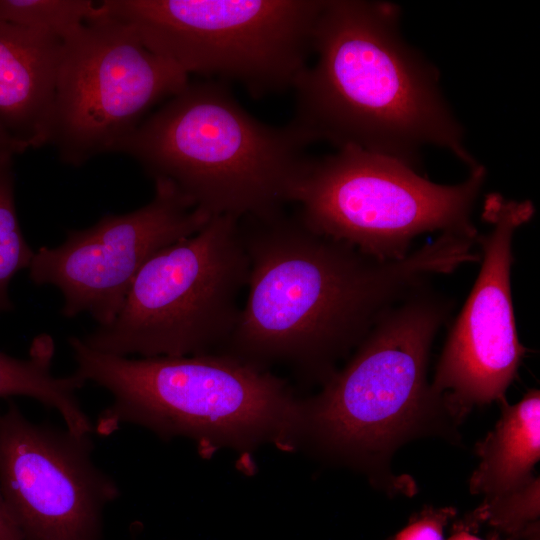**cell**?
<instances>
[{"mask_svg":"<svg viewBox=\"0 0 540 540\" xmlns=\"http://www.w3.org/2000/svg\"><path fill=\"white\" fill-rule=\"evenodd\" d=\"M249 260L247 297L221 353L261 369L288 365L326 381L392 308L431 277L476 262L475 241L441 233L383 261L321 235L295 213L239 219Z\"/></svg>","mask_w":540,"mask_h":540,"instance_id":"6da1fadb","label":"cell"},{"mask_svg":"<svg viewBox=\"0 0 540 540\" xmlns=\"http://www.w3.org/2000/svg\"><path fill=\"white\" fill-rule=\"evenodd\" d=\"M399 7L387 2L326 0L316 22V60L296 81L287 124L306 145H352L415 167L427 145L478 164L439 89L436 69L399 33Z\"/></svg>","mask_w":540,"mask_h":540,"instance_id":"7a4b0ae2","label":"cell"},{"mask_svg":"<svg viewBox=\"0 0 540 540\" xmlns=\"http://www.w3.org/2000/svg\"><path fill=\"white\" fill-rule=\"evenodd\" d=\"M76 373L107 390L112 401L97 418L109 435L124 424L162 439H192L206 453L220 447L299 445L302 400L288 383L223 353L128 358L68 339Z\"/></svg>","mask_w":540,"mask_h":540,"instance_id":"3957f363","label":"cell"},{"mask_svg":"<svg viewBox=\"0 0 540 540\" xmlns=\"http://www.w3.org/2000/svg\"><path fill=\"white\" fill-rule=\"evenodd\" d=\"M285 125L249 114L221 82H189L123 145L155 180L210 217H267L291 204L308 155Z\"/></svg>","mask_w":540,"mask_h":540,"instance_id":"277c9868","label":"cell"},{"mask_svg":"<svg viewBox=\"0 0 540 540\" xmlns=\"http://www.w3.org/2000/svg\"><path fill=\"white\" fill-rule=\"evenodd\" d=\"M449 310V301L422 288L388 311L345 367L302 400L299 444L382 480L394 450L445 412L426 376Z\"/></svg>","mask_w":540,"mask_h":540,"instance_id":"5b68a950","label":"cell"},{"mask_svg":"<svg viewBox=\"0 0 540 540\" xmlns=\"http://www.w3.org/2000/svg\"><path fill=\"white\" fill-rule=\"evenodd\" d=\"M101 12L187 76L255 98L293 89L313 51L321 0H104Z\"/></svg>","mask_w":540,"mask_h":540,"instance_id":"8992f818","label":"cell"},{"mask_svg":"<svg viewBox=\"0 0 540 540\" xmlns=\"http://www.w3.org/2000/svg\"><path fill=\"white\" fill-rule=\"evenodd\" d=\"M248 276L239 219L212 217L195 234L155 253L114 320L81 339L123 357L221 353L236 327Z\"/></svg>","mask_w":540,"mask_h":540,"instance_id":"52a82bcc","label":"cell"},{"mask_svg":"<svg viewBox=\"0 0 540 540\" xmlns=\"http://www.w3.org/2000/svg\"><path fill=\"white\" fill-rule=\"evenodd\" d=\"M485 176L478 164L461 183L437 184L401 159L348 145L308 157L291 204L313 231L376 259L400 260L427 232L477 239L471 214Z\"/></svg>","mask_w":540,"mask_h":540,"instance_id":"ba28073f","label":"cell"},{"mask_svg":"<svg viewBox=\"0 0 540 540\" xmlns=\"http://www.w3.org/2000/svg\"><path fill=\"white\" fill-rule=\"evenodd\" d=\"M189 82L98 4L96 13L63 40L47 145L76 167L120 153L151 108Z\"/></svg>","mask_w":540,"mask_h":540,"instance_id":"9c48e42d","label":"cell"},{"mask_svg":"<svg viewBox=\"0 0 540 540\" xmlns=\"http://www.w3.org/2000/svg\"><path fill=\"white\" fill-rule=\"evenodd\" d=\"M534 213L530 200L498 193L485 198L482 216L491 229L476 239L481 268L430 385L454 420H462L474 406L505 399L527 351L517 335L510 275L514 234Z\"/></svg>","mask_w":540,"mask_h":540,"instance_id":"30bf717a","label":"cell"},{"mask_svg":"<svg viewBox=\"0 0 540 540\" xmlns=\"http://www.w3.org/2000/svg\"><path fill=\"white\" fill-rule=\"evenodd\" d=\"M171 183L154 181L145 205L123 214H106L94 225L67 231L58 246L40 247L29 267L38 286L52 285L63 296L61 314H89L109 325L142 266L159 250L198 232L211 219Z\"/></svg>","mask_w":540,"mask_h":540,"instance_id":"8fae6325","label":"cell"},{"mask_svg":"<svg viewBox=\"0 0 540 540\" xmlns=\"http://www.w3.org/2000/svg\"><path fill=\"white\" fill-rule=\"evenodd\" d=\"M91 434L0 412V490L25 540H101L104 508L120 495L92 460Z\"/></svg>","mask_w":540,"mask_h":540,"instance_id":"7c38bea8","label":"cell"},{"mask_svg":"<svg viewBox=\"0 0 540 540\" xmlns=\"http://www.w3.org/2000/svg\"><path fill=\"white\" fill-rule=\"evenodd\" d=\"M62 44L0 22V124L28 149L47 145Z\"/></svg>","mask_w":540,"mask_h":540,"instance_id":"4fadbf2b","label":"cell"},{"mask_svg":"<svg viewBox=\"0 0 540 540\" xmlns=\"http://www.w3.org/2000/svg\"><path fill=\"white\" fill-rule=\"evenodd\" d=\"M500 402L494 429L476 446L480 458L469 487L473 494L497 495L515 489L532 476L540 457V392L528 391L516 404Z\"/></svg>","mask_w":540,"mask_h":540,"instance_id":"5bb4252c","label":"cell"},{"mask_svg":"<svg viewBox=\"0 0 540 540\" xmlns=\"http://www.w3.org/2000/svg\"><path fill=\"white\" fill-rule=\"evenodd\" d=\"M54 354V340L45 333L33 339L27 358H16L0 351V398L30 397L56 409L71 432L91 434L93 425L77 396L86 382L76 373L54 375Z\"/></svg>","mask_w":540,"mask_h":540,"instance_id":"9a60e30c","label":"cell"},{"mask_svg":"<svg viewBox=\"0 0 540 540\" xmlns=\"http://www.w3.org/2000/svg\"><path fill=\"white\" fill-rule=\"evenodd\" d=\"M539 491V478L533 476L515 489L484 497L482 504L453 528L472 532L487 524L498 532L497 535H505L506 540H525L540 531Z\"/></svg>","mask_w":540,"mask_h":540,"instance_id":"2e32d148","label":"cell"},{"mask_svg":"<svg viewBox=\"0 0 540 540\" xmlns=\"http://www.w3.org/2000/svg\"><path fill=\"white\" fill-rule=\"evenodd\" d=\"M13 157L0 155V314L13 310L10 282L18 272L29 269L35 254L17 216Z\"/></svg>","mask_w":540,"mask_h":540,"instance_id":"e0dca14e","label":"cell"},{"mask_svg":"<svg viewBox=\"0 0 540 540\" xmlns=\"http://www.w3.org/2000/svg\"><path fill=\"white\" fill-rule=\"evenodd\" d=\"M97 6L91 0H0V22L64 40L96 13Z\"/></svg>","mask_w":540,"mask_h":540,"instance_id":"ac0fdd59","label":"cell"},{"mask_svg":"<svg viewBox=\"0 0 540 540\" xmlns=\"http://www.w3.org/2000/svg\"><path fill=\"white\" fill-rule=\"evenodd\" d=\"M455 515L452 507H425L391 540H444V529Z\"/></svg>","mask_w":540,"mask_h":540,"instance_id":"d6986e66","label":"cell"},{"mask_svg":"<svg viewBox=\"0 0 540 540\" xmlns=\"http://www.w3.org/2000/svg\"><path fill=\"white\" fill-rule=\"evenodd\" d=\"M0 540H25L0 490Z\"/></svg>","mask_w":540,"mask_h":540,"instance_id":"ffe728a7","label":"cell"},{"mask_svg":"<svg viewBox=\"0 0 540 540\" xmlns=\"http://www.w3.org/2000/svg\"><path fill=\"white\" fill-rule=\"evenodd\" d=\"M29 150L24 144L16 140L9 132L0 124V155L9 153L16 154L24 153Z\"/></svg>","mask_w":540,"mask_h":540,"instance_id":"44dd1931","label":"cell"},{"mask_svg":"<svg viewBox=\"0 0 540 540\" xmlns=\"http://www.w3.org/2000/svg\"><path fill=\"white\" fill-rule=\"evenodd\" d=\"M448 540H501V538L496 534L489 539H482L473 535L470 531L456 529L455 533Z\"/></svg>","mask_w":540,"mask_h":540,"instance_id":"7402d4cb","label":"cell"},{"mask_svg":"<svg viewBox=\"0 0 540 540\" xmlns=\"http://www.w3.org/2000/svg\"><path fill=\"white\" fill-rule=\"evenodd\" d=\"M525 540H540V531L534 532L528 536Z\"/></svg>","mask_w":540,"mask_h":540,"instance_id":"603a6c76","label":"cell"},{"mask_svg":"<svg viewBox=\"0 0 540 540\" xmlns=\"http://www.w3.org/2000/svg\"><path fill=\"white\" fill-rule=\"evenodd\" d=\"M133 540H135V539H133Z\"/></svg>","mask_w":540,"mask_h":540,"instance_id":"cb8c5ba5","label":"cell"}]
</instances>
